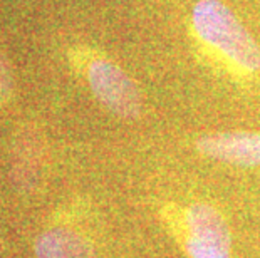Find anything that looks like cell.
I'll return each instance as SVG.
<instances>
[{"mask_svg": "<svg viewBox=\"0 0 260 258\" xmlns=\"http://www.w3.org/2000/svg\"><path fill=\"white\" fill-rule=\"evenodd\" d=\"M190 25L202 49L225 72L248 79L260 72V46L237 14L222 0H198Z\"/></svg>", "mask_w": 260, "mask_h": 258, "instance_id": "cell-1", "label": "cell"}, {"mask_svg": "<svg viewBox=\"0 0 260 258\" xmlns=\"http://www.w3.org/2000/svg\"><path fill=\"white\" fill-rule=\"evenodd\" d=\"M71 54L76 57V65L84 72L92 94L108 111L123 119L141 116V92L135 81L118 64L89 49H79Z\"/></svg>", "mask_w": 260, "mask_h": 258, "instance_id": "cell-2", "label": "cell"}, {"mask_svg": "<svg viewBox=\"0 0 260 258\" xmlns=\"http://www.w3.org/2000/svg\"><path fill=\"white\" fill-rule=\"evenodd\" d=\"M185 251L190 258H230L232 233L217 208L193 203L183 211Z\"/></svg>", "mask_w": 260, "mask_h": 258, "instance_id": "cell-3", "label": "cell"}, {"mask_svg": "<svg viewBox=\"0 0 260 258\" xmlns=\"http://www.w3.org/2000/svg\"><path fill=\"white\" fill-rule=\"evenodd\" d=\"M195 148L202 156L230 166H260V133L223 131L205 134L195 141Z\"/></svg>", "mask_w": 260, "mask_h": 258, "instance_id": "cell-4", "label": "cell"}, {"mask_svg": "<svg viewBox=\"0 0 260 258\" xmlns=\"http://www.w3.org/2000/svg\"><path fill=\"white\" fill-rule=\"evenodd\" d=\"M36 258H99L86 237L69 228H51L36 241Z\"/></svg>", "mask_w": 260, "mask_h": 258, "instance_id": "cell-5", "label": "cell"}, {"mask_svg": "<svg viewBox=\"0 0 260 258\" xmlns=\"http://www.w3.org/2000/svg\"><path fill=\"white\" fill-rule=\"evenodd\" d=\"M14 91V78L12 67L5 54L0 52V107H4L9 102Z\"/></svg>", "mask_w": 260, "mask_h": 258, "instance_id": "cell-6", "label": "cell"}]
</instances>
